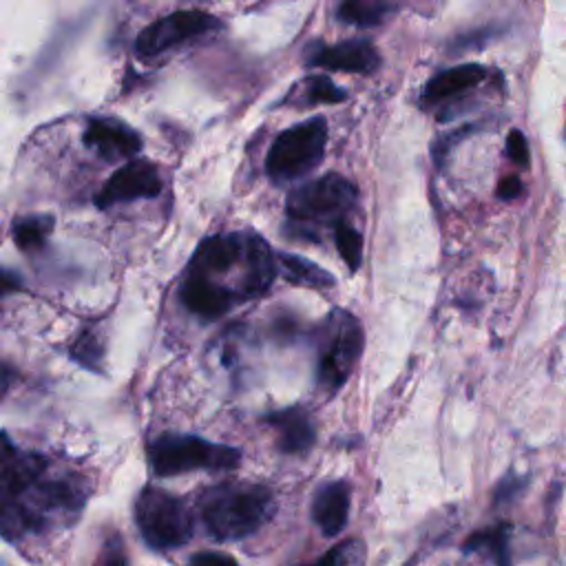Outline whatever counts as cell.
<instances>
[{
	"instance_id": "6da1fadb",
	"label": "cell",
	"mask_w": 566,
	"mask_h": 566,
	"mask_svg": "<svg viewBox=\"0 0 566 566\" xmlns=\"http://www.w3.org/2000/svg\"><path fill=\"white\" fill-rule=\"evenodd\" d=\"M88 500V484L75 473H53L49 458L20 451L4 436L0 469V528L4 539L71 524Z\"/></svg>"
},
{
	"instance_id": "7a4b0ae2",
	"label": "cell",
	"mask_w": 566,
	"mask_h": 566,
	"mask_svg": "<svg viewBox=\"0 0 566 566\" xmlns=\"http://www.w3.org/2000/svg\"><path fill=\"white\" fill-rule=\"evenodd\" d=\"M276 502L263 484L226 482L208 489L199 500L206 531L219 542H234L254 535L274 515Z\"/></svg>"
},
{
	"instance_id": "3957f363",
	"label": "cell",
	"mask_w": 566,
	"mask_h": 566,
	"mask_svg": "<svg viewBox=\"0 0 566 566\" xmlns=\"http://www.w3.org/2000/svg\"><path fill=\"white\" fill-rule=\"evenodd\" d=\"M155 475L170 478L188 471H232L241 462V451L230 444L210 442L195 433H161L146 447Z\"/></svg>"
},
{
	"instance_id": "277c9868",
	"label": "cell",
	"mask_w": 566,
	"mask_h": 566,
	"mask_svg": "<svg viewBox=\"0 0 566 566\" xmlns=\"http://www.w3.org/2000/svg\"><path fill=\"white\" fill-rule=\"evenodd\" d=\"M365 345L360 321L347 310H332L318 338L316 382L323 391H338L352 376Z\"/></svg>"
},
{
	"instance_id": "5b68a950",
	"label": "cell",
	"mask_w": 566,
	"mask_h": 566,
	"mask_svg": "<svg viewBox=\"0 0 566 566\" xmlns=\"http://www.w3.org/2000/svg\"><path fill=\"white\" fill-rule=\"evenodd\" d=\"M135 524L142 539L157 551L184 546L192 537V515L186 502L150 484L137 493Z\"/></svg>"
},
{
	"instance_id": "8992f818",
	"label": "cell",
	"mask_w": 566,
	"mask_h": 566,
	"mask_svg": "<svg viewBox=\"0 0 566 566\" xmlns=\"http://www.w3.org/2000/svg\"><path fill=\"white\" fill-rule=\"evenodd\" d=\"M327 144V122L310 117L283 130L270 146L265 170L274 181H290L307 175L323 161Z\"/></svg>"
},
{
	"instance_id": "52a82bcc",
	"label": "cell",
	"mask_w": 566,
	"mask_h": 566,
	"mask_svg": "<svg viewBox=\"0 0 566 566\" xmlns=\"http://www.w3.org/2000/svg\"><path fill=\"white\" fill-rule=\"evenodd\" d=\"M356 184L329 172L287 195V214L298 221L340 219L356 203Z\"/></svg>"
},
{
	"instance_id": "ba28073f",
	"label": "cell",
	"mask_w": 566,
	"mask_h": 566,
	"mask_svg": "<svg viewBox=\"0 0 566 566\" xmlns=\"http://www.w3.org/2000/svg\"><path fill=\"white\" fill-rule=\"evenodd\" d=\"M219 27V20L199 9H186L168 13L153 24H148L135 40V51L142 57L159 55L181 42L199 38Z\"/></svg>"
},
{
	"instance_id": "9c48e42d",
	"label": "cell",
	"mask_w": 566,
	"mask_h": 566,
	"mask_svg": "<svg viewBox=\"0 0 566 566\" xmlns=\"http://www.w3.org/2000/svg\"><path fill=\"white\" fill-rule=\"evenodd\" d=\"M161 192L159 168L148 159H133L117 168L95 197L97 208H108L122 201L150 199Z\"/></svg>"
},
{
	"instance_id": "30bf717a",
	"label": "cell",
	"mask_w": 566,
	"mask_h": 566,
	"mask_svg": "<svg viewBox=\"0 0 566 566\" xmlns=\"http://www.w3.org/2000/svg\"><path fill=\"white\" fill-rule=\"evenodd\" d=\"M263 422L274 429L276 447L287 455H303L316 442V424L310 411L301 405L270 411L265 413Z\"/></svg>"
},
{
	"instance_id": "8fae6325",
	"label": "cell",
	"mask_w": 566,
	"mask_h": 566,
	"mask_svg": "<svg viewBox=\"0 0 566 566\" xmlns=\"http://www.w3.org/2000/svg\"><path fill=\"white\" fill-rule=\"evenodd\" d=\"M310 64L327 71L369 75L378 69L380 55L369 40H345L332 46H318L310 55Z\"/></svg>"
},
{
	"instance_id": "7c38bea8",
	"label": "cell",
	"mask_w": 566,
	"mask_h": 566,
	"mask_svg": "<svg viewBox=\"0 0 566 566\" xmlns=\"http://www.w3.org/2000/svg\"><path fill=\"white\" fill-rule=\"evenodd\" d=\"M352 486L345 480H332L316 489L312 497V520L325 537L338 535L349 520Z\"/></svg>"
},
{
	"instance_id": "4fadbf2b",
	"label": "cell",
	"mask_w": 566,
	"mask_h": 566,
	"mask_svg": "<svg viewBox=\"0 0 566 566\" xmlns=\"http://www.w3.org/2000/svg\"><path fill=\"white\" fill-rule=\"evenodd\" d=\"M84 144L95 148L99 157L113 161L130 157L142 148V137L126 124L117 119H91L84 130Z\"/></svg>"
},
{
	"instance_id": "5bb4252c",
	"label": "cell",
	"mask_w": 566,
	"mask_h": 566,
	"mask_svg": "<svg viewBox=\"0 0 566 566\" xmlns=\"http://www.w3.org/2000/svg\"><path fill=\"white\" fill-rule=\"evenodd\" d=\"M181 303L201 318H217L230 310L234 294L228 287L210 281V276L192 272L181 285Z\"/></svg>"
},
{
	"instance_id": "9a60e30c",
	"label": "cell",
	"mask_w": 566,
	"mask_h": 566,
	"mask_svg": "<svg viewBox=\"0 0 566 566\" xmlns=\"http://www.w3.org/2000/svg\"><path fill=\"white\" fill-rule=\"evenodd\" d=\"M243 263H245V281L243 294L256 296L263 294L274 276H276V259L272 248L254 232L243 234Z\"/></svg>"
},
{
	"instance_id": "2e32d148",
	"label": "cell",
	"mask_w": 566,
	"mask_h": 566,
	"mask_svg": "<svg viewBox=\"0 0 566 566\" xmlns=\"http://www.w3.org/2000/svg\"><path fill=\"white\" fill-rule=\"evenodd\" d=\"M243 261V234H217L199 243L192 254L195 274H219Z\"/></svg>"
},
{
	"instance_id": "e0dca14e",
	"label": "cell",
	"mask_w": 566,
	"mask_h": 566,
	"mask_svg": "<svg viewBox=\"0 0 566 566\" xmlns=\"http://www.w3.org/2000/svg\"><path fill=\"white\" fill-rule=\"evenodd\" d=\"M484 75H486V71L480 64H460V66L447 69L427 82V86L422 88V99L427 104L449 99V97L464 93V91L473 88L475 84H480L484 80Z\"/></svg>"
},
{
	"instance_id": "ac0fdd59",
	"label": "cell",
	"mask_w": 566,
	"mask_h": 566,
	"mask_svg": "<svg viewBox=\"0 0 566 566\" xmlns=\"http://www.w3.org/2000/svg\"><path fill=\"white\" fill-rule=\"evenodd\" d=\"M464 553H480L495 566H511L509 524H495L471 533L464 542Z\"/></svg>"
},
{
	"instance_id": "d6986e66",
	"label": "cell",
	"mask_w": 566,
	"mask_h": 566,
	"mask_svg": "<svg viewBox=\"0 0 566 566\" xmlns=\"http://www.w3.org/2000/svg\"><path fill=\"white\" fill-rule=\"evenodd\" d=\"M276 261L283 268V276L294 285H303V287H312V290H325V287H332L336 283L334 276L325 268H321L314 261L303 259L298 254L283 252V254L276 256Z\"/></svg>"
},
{
	"instance_id": "ffe728a7",
	"label": "cell",
	"mask_w": 566,
	"mask_h": 566,
	"mask_svg": "<svg viewBox=\"0 0 566 566\" xmlns=\"http://www.w3.org/2000/svg\"><path fill=\"white\" fill-rule=\"evenodd\" d=\"M394 7L396 0H340L338 18L347 24L374 27L380 24Z\"/></svg>"
},
{
	"instance_id": "44dd1931",
	"label": "cell",
	"mask_w": 566,
	"mask_h": 566,
	"mask_svg": "<svg viewBox=\"0 0 566 566\" xmlns=\"http://www.w3.org/2000/svg\"><path fill=\"white\" fill-rule=\"evenodd\" d=\"M55 219L51 214H29L13 221L11 237L20 250H38L51 234Z\"/></svg>"
},
{
	"instance_id": "7402d4cb",
	"label": "cell",
	"mask_w": 566,
	"mask_h": 566,
	"mask_svg": "<svg viewBox=\"0 0 566 566\" xmlns=\"http://www.w3.org/2000/svg\"><path fill=\"white\" fill-rule=\"evenodd\" d=\"M367 546L358 537H347L323 553L314 564L307 566H365Z\"/></svg>"
},
{
	"instance_id": "603a6c76",
	"label": "cell",
	"mask_w": 566,
	"mask_h": 566,
	"mask_svg": "<svg viewBox=\"0 0 566 566\" xmlns=\"http://www.w3.org/2000/svg\"><path fill=\"white\" fill-rule=\"evenodd\" d=\"M71 358L91 371H102V358H104V345L99 336L93 329H82L77 338L71 345Z\"/></svg>"
},
{
	"instance_id": "cb8c5ba5",
	"label": "cell",
	"mask_w": 566,
	"mask_h": 566,
	"mask_svg": "<svg viewBox=\"0 0 566 566\" xmlns=\"http://www.w3.org/2000/svg\"><path fill=\"white\" fill-rule=\"evenodd\" d=\"M334 241H336V248L345 261V265L356 272L360 268V261H363V239L360 234L345 226V223H338L336 226V232H334Z\"/></svg>"
},
{
	"instance_id": "d4e9b609",
	"label": "cell",
	"mask_w": 566,
	"mask_h": 566,
	"mask_svg": "<svg viewBox=\"0 0 566 566\" xmlns=\"http://www.w3.org/2000/svg\"><path fill=\"white\" fill-rule=\"evenodd\" d=\"M305 97L310 104H336L345 102L347 93L325 75H312L305 82Z\"/></svg>"
},
{
	"instance_id": "484cf974",
	"label": "cell",
	"mask_w": 566,
	"mask_h": 566,
	"mask_svg": "<svg viewBox=\"0 0 566 566\" xmlns=\"http://www.w3.org/2000/svg\"><path fill=\"white\" fill-rule=\"evenodd\" d=\"M506 150H509V157L513 164L526 168L528 166V144H526V137L522 135V130H511L509 137H506Z\"/></svg>"
},
{
	"instance_id": "4316f807",
	"label": "cell",
	"mask_w": 566,
	"mask_h": 566,
	"mask_svg": "<svg viewBox=\"0 0 566 566\" xmlns=\"http://www.w3.org/2000/svg\"><path fill=\"white\" fill-rule=\"evenodd\" d=\"M188 566H239V562L234 557H230L228 553L203 551V553H195L188 559Z\"/></svg>"
},
{
	"instance_id": "83f0119b",
	"label": "cell",
	"mask_w": 566,
	"mask_h": 566,
	"mask_svg": "<svg viewBox=\"0 0 566 566\" xmlns=\"http://www.w3.org/2000/svg\"><path fill=\"white\" fill-rule=\"evenodd\" d=\"M102 566H128V559H126V553H124V546H122L119 537H113V539L106 544Z\"/></svg>"
},
{
	"instance_id": "f1b7e54d",
	"label": "cell",
	"mask_w": 566,
	"mask_h": 566,
	"mask_svg": "<svg viewBox=\"0 0 566 566\" xmlns=\"http://www.w3.org/2000/svg\"><path fill=\"white\" fill-rule=\"evenodd\" d=\"M520 480L517 478H513V475H506L500 484H497V489H495V493H493V502L495 504H502V502H509L517 491H520Z\"/></svg>"
},
{
	"instance_id": "f546056e",
	"label": "cell",
	"mask_w": 566,
	"mask_h": 566,
	"mask_svg": "<svg viewBox=\"0 0 566 566\" xmlns=\"http://www.w3.org/2000/svg\"><path fill=\"white\" fill-rule=\"evenodd\" d=\"M520 192H522V181H520V177H515V175L504 177V179L500 181V186H497V197L504 199V201L517 199Z\"/></svg>"
},
{
	"instance_id": "4dcf8cb0",
	"label": "cell",
	"mask_w": 566,
	"mask_h": 566,
	"mask_svg": "<svg viewBox=\"0 0 566 566\" xmlns=\"http://www.w3.org/2000/svg\"><path fill=\"white\" fill-rule=\"evenodd\" d=\"M20 287H22L20 276H18L15 272H11V270H4V272H2V290H4V294L18 292Z\"/></svg>"
}]
</instances>
